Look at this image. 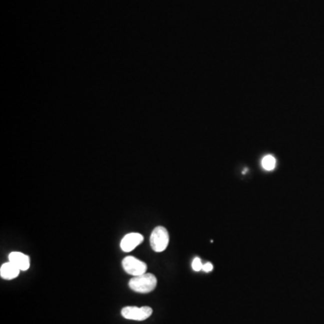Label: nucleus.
<instances>
[{
    "label": "nucleus",
    "mask_w": 324,
    "mask_h": 324,
    "mask_svg": "<svg viewBox=\"0 0 324 324\" xmlns=\"http://www.w3.org/2000/svg\"><path fill=\"white\" fill-rule=\"evenodd\" d=\"M157 286V277L151 273H144L133 276L129 281V287L134 292L148 293L152 292Z\"/></svg>",
    "instance_id": "obj_1"
},
{
    "label": "nucleus",
    "mask_w": 324,
    "mask_h": 324,
    "mask_svg": "<svg viewBox=\"0 0 324 324\" xmlns=\"http://www.w3.org/2000/svg\"><path fill=\"white\" fill-rule=\"evenodd\" d=\"M169 242V235L167 229L163 226L156 227L150 238L151 249L155 252H162L167 249Z\"/></svg>",
    "instance_id": "obj_2"
},
{
    "label": "nucleus",
    "mask_w": 324,
    "mask_h": 324,
    "mask_svg": "<svg viewBox=\"0 0 324 324\" xmlns=\"http://www.w3.org/2000/svg\"><path fill=\"white\" fill-rule=\"evenodd\" d=\"M121 314L127 320H145L151 317L152 309L151 307L126 306L122 309Z\"/></svg>",
    "instance_id": "obj_3"
},
{
    "label": "nucleus",
    "mask_w": 324,
    "mask_h": 324,
    "mask_svg": "<svg viewBox=\"0 0 324 324\" xmlns=\"http://www.w3.org/2000/svg\"><path fill=\"white\" fill-rule=\"evenodd\" d=\"M122 265H123L125 272L133 276H137V275H141L146 273V263L138 259V258H134L133 256H128V257L124 258V260L122 262Z\"/></svg>",
    "instance_id": "obj_4"
},
{
    "label": "nucleus",
    "mask_w": 324,
    "mask_h": 324,
    "mask_svg": "<svg viewBox=\"0 0 324 324\" xmlns=\"http://www.w3.org/2000/svg\"><path fill=\"white\" fill-rule=\"evenodd\" d=\"M144 238L141 233H137V232L128 233L123 238V240H121V249L125 252H130L141 244Z\"/></svg>",
    "instance_id": "obj_5"
},
{
    "label": "nucleus",
    "mask_w": 324,
    "mask_h": 324,
    "mask_svg": "<svg viewBox=\"0 0 324 324\" xmlns=\"http://www.w3.org/2000/svg\"><path fill=\"white\" fill-rule=\"evenodd\" d=\"M9 261L18 266L20 270L26 271L30 267V258L22 252L13 251L9 254Z\"/></svg>",
    "instance_id": "obj_6"
},
{
    "label": "nucleus",
    "mask_w": 324,
    "mask_h": 324,
    "mask_svg": "<svg viewBox=\"0 0 324 324\" xmlns=\"http://www.w3.org/2000/svg\"><path fill=\"white\" fill-rule=\"evenodd\" d=\"M20 269L11 262L4 263L0 267V275L3 279L12 280L17 278L20 274Z\"/></svg>",
    "instance_id": "obj_7"
},
{
    "label": "nucleus",
    "mask_w": 324,
    "mask_h": 324,
    "mask_svg": "<svg viewBox=\"0 0 324 324\" xmlns=\"http://www.w3.org/2000/svg\"><path fill=\"white\" fill-rule=\"evenodd\" d=\"M275 163H276L275 159L272 155L265 156L262 160V167L267 171H270L275 169Z\"/></svg>",
    "instance_id": "obj_8"
},
{
    "label": "nucleus",
    "mask_w": 324,
    "mask_h": 324,
    "mask_svg": "<svg viewBox=\"0 0 324 324\" xmlns=\"http://www.w3.org/2000/svg\"><path fill=\"white\" fill-rule=\"evenodd\" d=\"M203 264H202V261L199 258H195L194 260L192 262V268L193 270L195 271V272H198V271L202 270L203 269Z\"/></svg>",
    "instance_id": "obj_9"
},
{
    "label": "nucleus",
    "mask_w": 324,
    "mask_h": 324,
    "mask_svg": "<svg viewBox=\"0 0 324 324\" xmlns=\"http://www.w3.org/2000/svg\"><path fill=\"white\" fill-rule=\"evenodd\" d=\"M213 269V264H212V263H210V262H206L205 264H204L203 269H202V270H204V272H206V273H209V272H211Z\"/></svg>",
    "instance_id": "obj_10"
}]
</instances>
